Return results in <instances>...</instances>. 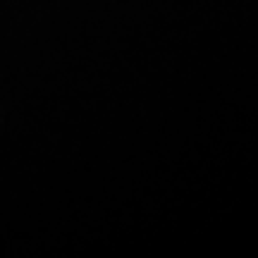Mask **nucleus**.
<instances>
[]
</instances>
